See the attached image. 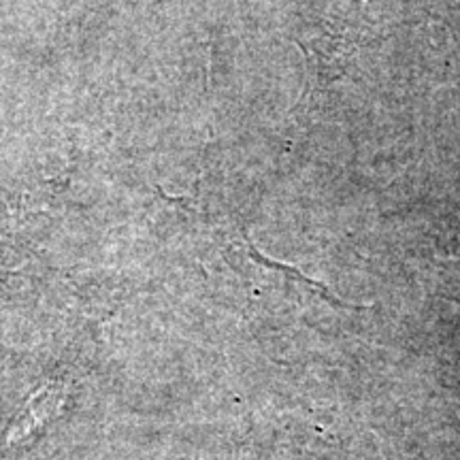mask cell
Wrapping results in <instances>:
<instances>
[{
  "mask_svg": "<svg viewBox=\"0 0 460 460\" xmlns=\"http://www.w3.org/2000/svg\"><path fill=\"white\" fill-rule=\"evenodd\" d=\"M62 402H65V393H62L60 388H39L37 393L26 401V405L22 407V411L17 413L13 422H11L4 441H7L9 446H13L24 441L26 437L37 433L39 429H43L45 424L51 422V420L62 411Z\"/></svg>",
  "mask_w": 460,
  "mask_h": 460,
  "instance_id": "1",
  "label": "cell"
}]
</instances>
